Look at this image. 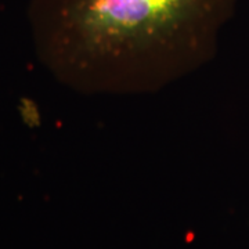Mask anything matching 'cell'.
<instances>
[{"label": "cell", "mask_w": 249, "mask_h": 249, "mask_svg": "<svg viewBox=\"0 0 249 249\" xmlns=\"http://www.w3.org/2000/svg\"><path fill=\"white\" fill-rule=\"evenodd\" d=\"M237 0H31L39 61L89 97L157 94L213 61Z\"/></svg>", "instance_id": "obj_1"}]
</instances>
